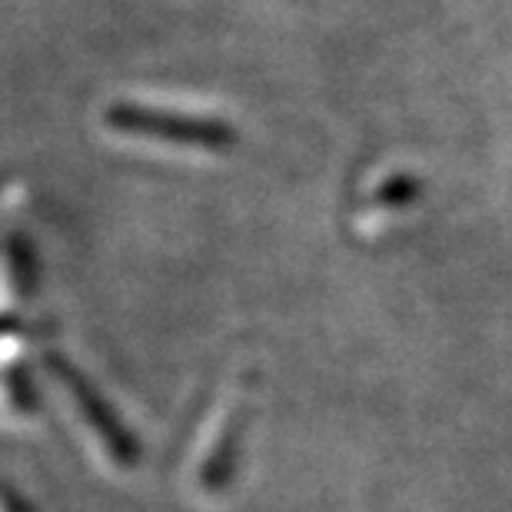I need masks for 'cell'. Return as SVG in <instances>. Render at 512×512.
I'll use <instances>...</instances> for the list:
<instances>
[{
    "instance_id": "cell-1",
    "label": "cell",
    "mask_w": 512,
    "mask_h": 512,
    "mask_svg": "<svg viewBox=\"0 0 512 512\" xmlns=\"http://www.w3.org/2000/svg\"><path fill=\"white\" fill-rule=\"evenodd\" d=\"M114 124L127 133H143V137H160V140H177L183 147H210L223 150L230 140V130L220 124H200V120H180L167 114H153V110H114Z\"/></svg>"
}]
</instances>
